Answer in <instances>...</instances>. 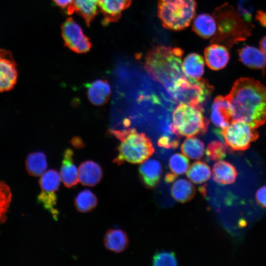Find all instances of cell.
Returning <instances> with one entry per match:
<instances>
[{
	"mask_svg": "<svg viewBox=\"0 0 266 266\" xmlns=\"http://www.w3.org/2000/svg\"><path fill=\"white\" fill-rule=\"evenodd\" d=\"M183 52L178 47L153 46L145 56L144 68L177 102L194 104L204 94V81L200 78H190L184 73L182 61Z\"/></svg>",
	"mask_w": 266,
	"mask_h": 266,
	"instance_id": "1",
	"label": "cell"
},
{
	"mask_svg": "<svg viewBox=\"0 0 266 266\" xmlns=\"http://www.w3.org/2000/svg\"><path fill=\"white\" fill-rule=\"evenodd\" d=\"M233 110V121H243L253 128L266 122V86L249 77L233 84L226 96Z\"/></svg>",
	"mask_w": 266,
	"mask_h": 266,
	"instance_id": "2",
	"label": "cell"
},
{
	"mask_svg": "<svg viewBox=\"0 0 266 266\" xmlns=\"http://www.w3.org/2000/svg\"><path fill=\"white\" fill-rule=\"evenodd\" d=\"M212 16L217 30L210 44L217 43L231 48L236 43L246 40L251 33L253 25L246 22L228 3L216 8Z\"/></svg>",
	"mask_w": 266,
	"mask_h": 266,
	"instance_id": "3",
	"label": "cell"
},
{
	"mask_svg": "<svg viewBox=\"0 0 266 266\" xmlns=\"http://www.w3.org/2000/svg\"><path fill=\"white\" fill-rule=\"evenodd\" d=\"M113 133L121 141L118 147V154L113 161L118 165L125 162L142 163L154 152L151 140L145 133H138L134 128L113 131Z\"/></svg>",
	"mask_w": 266,
	"mask_h": 266,
	"instance_id": "4",
	"label": "cell"
},
{
	"mask_svg": "<svg viewBox=\"0 0 266 266\" xmlns=\"http://www.w3.org/2000/svg\"><path fill=\"white\" fill-rule=\"evenodd\" d=\"M158 16L163 26L180 31L188 27L196 15L195 0H158Z\"/></svg>",
	"mask_w": 266,
	"mask_h": 266,
	"instance_id": "5",
	"label": "cell"
},
{
	"mask_svg": "<svg viewBox=\"0 0 266 266\" xmlns=\"http://www.w3.org/2000/svg\"><path fill=\"white\" fill-rule=\"evenodd\" d=\"M200 108L187 103H180L172 114V132L177 136H194L207 131L209 120Z\"/></svg>",
	"mask_w": 266,
	"mask_h": 266,
	"instance_id": "6",
	"label": "cell"
},
{
	"mask_svg": "<svg viewBox=\"0 0 266 266\" xmlns=\"http://www.w3.org/2000/svg\"><path fill=\"white\" fill-rule=\"evenodd\" d=\"M225 144L230 152L244 151L259 137L255 128L241 121H232L220 131Z\"/></svg>",
	"mask_w": 266,
	"mask_h": 266,
	"instance_id": "7",
	"label": "cell"
},
{
	"mask_svg": "<svg viewBox=\"0 0 266 266\" xmlns=\"http://www.w3.org/2000/svg\"><path fill=\"white\" fill-rule=\"evenodd\" d=\"M61 29L65 45L69 49L77 53H84L90 50L92 44L89 38L71 17L66 19Z\"/></svg>",
	"mask_w": 266,
	"mask_h": 266,
	"instance_id": "8",
	"label": "cell"
},
{
	"mask_svg": "<svg viewBox=\"0 0 266 266\" xmlns=\"http://www.w3.org/2000/svg\"><path fill=\"white\" fill-rule=\"evenodd\" d=\"M18 77L17 65L12 53L0 49V93L13 89Z\"/></svg>",
	"mask_w": 266,
	"mask_h": 266,
	"instance_id": "9",
	"label": "cell"
},
{
	"mask_svg": "<svg viewBox=\"0 0 266 266\" xmlns=\"http://www.w3.org/2000/svg\"><path fill=\"white\" fill-rule=\"evenodd\" d=\"M211 120L219 128L227 127L233 121V110L227 97H216L211 107Z\"/></svg>",
	"mask_w": 266,
	"mask_h": 266,
	"instance_id": "10",
	"label": "cell"
},
{
	"mask_svg": "<svg viewBox=\"0 0 266 266\" xmlns=\"http://www.w3.org/2000/svg\"><path fill=\"white\" fill-rule=\"evenodd\" d=\"M132 0H99V9L103 16L102 24L107 25L117 22L122 12L131 5Z\"/></svg>",
	"mask_w": 266,
	"mask_h": 266,
	"instance_id": "11",
	"label": "cell"
},
{
	"mask_svg": "<svg viewBox=\"0 0 266 266\" xmlns=\"http://www.w3.org/2000/svg\"><path fill=\"white\" fill-rule=\"evenodd\" d=\"M204 55L207 66L214 70L225 67L230 58L226 47L217 43H212L206 47L204 50Z\"/></svg>",
	"mask_w": 266,
	"mask_h": 266,
	"instance_id": "12",
	"label": "cell"
},
{
	"mask_svg": "<svg viewBox=\"0 0 266 266\" xmlns=\"http://www.w3.org/2000/svg\"><path fill=\"white\" fill-rule=\"evenodd\" d=\"M99 10V0H73L66 8V12L68 15L76 12L89 26L98 14Z\"/></svg>",
	"mask_w": 266,
	"mask_h": 266,
	"instance_id": "13",
	"label": "cell"
},
{
	"mask_svg": "<svg viewBox=\"0 0 266 266\" xmlns=\"http://www.w3.org/2000/svg\"><path fill=\"white\" fill-rule=\"evenodd\" d=\"M78 181L84 186H94L99 183L103 172L101 166L92 161L82 163L78 170Z\"/></svg>",
	"mask_w": 266,
	"mask_h": 266,
	"instance_id": "14",
	"label": "cell"
},
{
	"mask_svg": "<svg viewBox=\"0 0 266 266\" xmlns=\"http://www.w3.org/2000/svg\"><path fill=\"white\" fill-rule=\"evenodd\" d=\"M239 60L252 69H264L266 67V56L255 47L245 46L238 50Z\"/></svg>",
	"mask_w": 266,
	"mask_h": 266,
	"instance_id": "15",
	"label": "cell"
},
{
	"mask_svg": "<svg viewBox=\"0 0 266 266\" xmlns=\"http://www.w3.org/2000/svg\"><path fill=\"white\" fill-rule=\"evenodd\" d=\"M73 152L66 149L64 152L61 168L60 176L64 185L68 188L75 186L78 182V170L73 163Z\"/></svg>",
	"mask_w": 266,
	"mask_h": 266,
	"instance_id": "16",
	"label": "cell"
},
{
	"mask_svg": "<svg viewBox=\"0 0 266 266\" xmlns=\"http://www.w3.org/2000/svg\"><path fill=\"white\" fill-rule=\"evenodd\" d=\"M89 100L94 105H102L108 100L111 88L107 80L98 79L87 85Z\"/></svg>",
	"mask_w": 266,
	"mask_h": 266,
	"instance_id": "17",
	"label": "cell"
},
{
	"mask_svg": "<svg viewBox=\"0 0 266 266\" xmlns=\"http://www.w3.org/2000/svg\"><path fill=\"white\" fill-rule=\"evenodd\" d=\"M162 172L160 163L155 159L146 160L140 165L139 172L144 183L152 188L158 183Z\"/></svg>",
	"mask_w": 266,
	"mask_h": 266,
	"instance_id": "18",
	"label": "cell"
},
{
	"mask_svg": "<svg viewBox=\"0 0 266 266\" xmlns=\"http://www.w3.org/2000/svg\"><path fill=\"white\" fill-rule=\"evenodd\" d=\"M212 174L215 182L221 184L227 185L235 182L238 173L232 164L226 161L220 160L214 165Z\"/></svg>",
	"mask_w": 266,
	"mask_h": 266,
	"instance_id": "19",
	"label": "cell"
},
{
	"mask_svg": "<svg viewBox=\"0 0 266 266\" xmlns=\"http://www.w3.org/2000/svg\"><path fill=\"white\" fill-rule=\"evenodd\" d=\"M103 243L106 249L117 253L124 251L128 246L127 233L120 229H109L105 233Z\"/></svg>",
	"mask_w": 266,
	"mask_h": 266,
	"instance_id": "20",
	"label": "cell"
},
{
	"mask_svg": "<svg viewBox=\"0 0 266 266\" xmlns=\"http://www.w3.org/2000/svg\"><path fill=\"white\" fill-rule=\"evenodd\" d=\"M192 30L199 36L203 38L207 39L213 36L217 30L214 17L207 13L198 15L194 20Z\"/></svg>",
	"mask_w": 266,
	"mask_h": 266,
	"instance_id": "21",
	"label": "cell"
},
{
	"mask_svg": "<svg viewBox=\"0 0 266 266\" xmlns=\"http://www.w3.org/2000/svg\"><path fill=\"white\" fill-rule=\"evenodd\" d=\"M196 190L193 185L188 180L180 178L175 180L171 188L172 198L177 201L184 203L194 196Z\"/></svg>",
	"mask_w": 266,
	"mask_h": 266,
	"instance_id": "22",
	"label": "cell"
},
{
	"mask_svg": "<svg viewBox=\"0 0 266 266\" xmlns=\"http://www.w3.org/2000/svg\"><path fill=\"white\" fill-rule=\"evenodd\" d=\"M184 73L193 78H200L204 72V61L203 58L197 53L188 54L182 62Z\"/></svg>",
	"mask_w": 266,
	"mask_h": 266,
	"instance_id": "23",
	"label": "cell"
},
{
	"mask_svg": "<svg viewBox=\"0 0 266 266\" xmlns=\"http://www.w3.org/2000/svg\"><path fill=\"white\" fill-rule=\"evenodd\" d=\"M26 167L28 173L33 176H41L47 167V162L45 154L35 152L29 154L26 160Z\"/></svg>",
	"mask_w": 266,
	"mask_h": 266,
	"instance_id": "24",
	"label": "cell"
},
{
	"mask_svg": "<svg viewBox=\"0 0 266 266\" xmlns=\"http://www.w3.org/2000/svg\"><path fill=\"white\" fill-rule=\"evenodd\" d=\"M211 175L210 167L205 163L197 161L193 163L187 171V176L193 183L201 184L209 179Z\"/></svg>",
	"mask_w": 266,
	"mask_h": 266,
	"instance_id": "25",
	"label": "cell"
},
{
	"mask_svg": "<svg viewBox=\"0 0 266 266\" xmlns=\"http://www.w3.org/2000/svg\"><path fill=\"white\" fill-rule=\"evenodd\" d=\"M182 153L189 159H200L204 153L203 143L194 136L187 137L181 146Z\"/></svg>",
	"mask_w": 266,
	"mask_h": 266,
	"instance_id": "26",
	"label": "cell"
},
{
	"mask_svg": "<svg viewBox=\"0 0 266 266\" xmlns=\"http://www.w3.org/2000/svg\"><path fill=\"white\" fill-rule=\"evenodd\" d=\"M97 203L96 196L89 190L80 192L74 200V205L76 210L82 213L92 211L97 206Z\"/></svg>",
	"mask_w": 266,
	"mask_h": 266,
	"instance_id": "27",
	"label": "cell"
},
{
	"mask_svg": "<svg viewBox=\"0 0 266 266\" xmlns=\"http://www.w3.org/2000/svg\"><path fill=\"white\" fill-rule=\"evenodd\" d=\"M61 176L55 169H50L44 172L39 180V184L42 191L46 192L57 191L60 186Z\"/></svg>",
	"mask_w": 266,
	"mask_h": 266,
	"instance_id": "28",
	"label": "cell"
},
{
	"mask_svg": "<svg viewBox=\"0 0 266 266\" xmlns=\"http://www.w3.org/2000/svg\"><path fill=\"white\" fill-rule=\"evenodd\" d=\"M12 192L9 186L0 180V224L7 219V213L12 200Z\"/></svg>",
	"mask_w": 266,
	"mask_h": 266,
	"instance_id": "29",
	"label": "cell"
},
{
	"mask_svg": "<svg viewBox=\"0 0 266 266\" xmlns=\"http://www.w3.org/2000/svg\"><path fill=\"white\" fill-rule=\"evenodd\" d=\"M189 161L184 154L176 153L172 155L169 160L170 170L176 175H181L187 172L189 167Z\"/></svg>",
	"mask_w": 266,
	"mask_h": 266,
	"instance_id": "30",
	"label": "cell"
},
{
	"mask_svg": "<svg viewBox=\"0 0 266 266\" xmlns=\"http://www.w3.org/2000/svg\"><path fill=\"white\" fill-rule=\"evenodd\" d=\"M57 197L55 192L42 191L37 197V201L48 210L55 220H57L59 212L55 208Z\"/></svg>",
	"mask_w": 266,
	"mask_h": 266,
	"instance_id": "31",
	"label": "cell"
},
{
	"mask_svg": "<svg viewBox=\"0 0 266 266\" xmlns=\"http://www.w3.org/2000/svg\"><path fill=\"white\" fill-rule=\"evenodd\" d=\"M226 148L225 144L222 141L213 140L207 146L206 155L211 161H219L226 157Z\"/></svg>",
	"mask_w": 266,
	"mask_h": 266,
	"instance_id": "32",
	"label": "cell"
},
{
	"mask_svg": "<svg viewBox=\"0 0 266 266\" xmlns=\"http://www.w3.org/2000/svg\"><path fill=\"white\" fill-rule=\"evenodd\" d=\"M152 262L155 266H175L177 265L174 253L168 251L156 253L153 257Z\"/></svg>",
	"mask_w": 266,
	"mask_h": 266,
	"instance_id": "33",
	"label": "cell"
},
{
	"mask_svg": "<svg viewBox=\"0 0 266 266\" xmlns=\"http://www.w3.org/2000/svg\"><path fill=\"white\" fill-rule=\"evenodd\" d=\"M236 11L246 22L251 23L254 8L250 0H238Z\"/></svg>",
	"mask_w": 266,
	"mask_h": 266,
	"instance_id": "34",
	"label": "cell"
},
{
	"mask_svg": "<svg viewBox=\"0 0 266 266\" xmlns=\"http://www.w3.org/2000/svg\"><path fill=\"white\" fill-rule=\"evenodd\" d=\"M255 199L260 206L266 208V185L262 186L256 191Z\"/></svg>",
	"mask_w": 266,
	"mask_h": 266,
	"instance_id": "35",
	"label": "cell"
},
{
	"mask_svg": "<svg viewBox=\"0 0 266 266\" xmlns=\"http://www.w3.org/2000/svg\"><path fill=\"white\" fill-rule=\"evenodd\" d=\"M256 20L260 25L266 28V12L263 10L257 11L256 14Z\"/></svg>",
	"mask_w": 266,
	"mask_h": 266,
	"instance_id": "36",
	"label": "cell"
},
{
	"mask_svg": "<svg viewBox=\"0 0 266 266\" xmlns=\"http://www.w3.org/2000/svg\"><path fill=\"white\" fill-rule=\"evenodd\" d=\"M59 6L62 8H67L73 1V0H53Z\"/></svg>",
	"mask_w": 266,
	"mask_h": 266,
	"instance_id": "37",
	"label": "cell"
},
{
	"mask_svg": "<svg viewBox=\"0 0 266 266\" xmlns=\"http://www.w3.org/2000/svg\"><path fill=\"white\" fill-rule=\"evenodd\" d=\"M177 175L172 173H168L166 174L165 178V181L167 183H172L176 179L177 177Z\"/></svg>",
	"mask_w": 266,
	"mask_h": 266,
	"instance_id": "38",
	"label": "cell"
},
{
	"mask_svg": "<svg viewBox=\"0 0 266 266\" xmlns=\"http://www.w3.org/2000/svg\"><path fill=\"white\" fill-rule=\"evenodd\" d=\"M260 49L266 56V35L264 36L259 42Z\"/></svg>",
	"mask_w": 266,
	"mask_h": 266,
	"instance_id": "39",
	"label": "cell"
}]
</instances>
